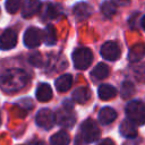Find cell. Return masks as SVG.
I'll use <instances>...</instances> for the list:
<instances>
[{"mask_svg": "<svg viewBox=\"0 0 145 145\" xmlns=\"http://www.w3.org/2000/svg\"><path fill=\"white\" fill-rule=\"evenodd\" d=\"M120 133L122 136L128 138H134L137 135V129L135 127V123H133L129 120H125L120 125Z\"/></svg>", "mask_w": 145, "mask_h": 145, "instance_id": "obj_16", "label": "cell"}, {"mask_svg": "<svg viewBox=\"0 0 145 145\" xmlns=\"http://www.w3.org/2000/svg\"><path fill=\"white\" fill-rule=\"evenodd\" d=\"M52 97V89L50 87V85L43 83L41 85H39L37 89H36V99L41 102H46Z\"/></svg>", "mask_w": 145, "mask_h": 145, "instance_id": "obj_13", "label": "cell"}, {"mask_svg": "<svg viewBox=\"0 0 145 145\" xmlns=\"http://www.w3.org/2000/svg\"><path fill=\"white\" fill-rule=\"evenodd\" d=\"M0 125H1V116H0Z\"/></svg>", "mask_w": 145, "mask_h": 145, "instance_id": "obj_31", "label": "cell"}, {"mask_svg": "<svg viewBox=\"0 0 145 145\" xmlns=\"http://www.w3.org/2000/svg\"><path fill=\"white\" fill-rule=\"evenodd\" d=\"M99 145H116V144L113 143L112 139H110V138H105V139L101 140V142L99 143Z\"/></svg>", "mask_w": 145, "mask_h": 145, "instance_id": "obj_28", "label": "cell"}, {"mask_svg": "<svg viewBox=\"0 0 145 145\" xmlns=\"http://www.w3.org/2000/svg\"><path fill=\"white\" fill-rule=\"evenodd\" d=\"M145 54V45L144 44H136L131 48L129 52V59L131 61H138L140 58H143Z\"/></svg>", "mask_w": 145, "mask_h": 145, "instance_id": "obj_21", "label": "cell"}, {"mask_svg": "<svg viewBox=\"0 0 145 145\" xmlns=\"http://www.w3.org/2000/svg\"><path fill=\"white\" fill-rule=\"evenodd\" d=\"M17 43V33L14 29H6L0 36V49L10 50Z\"/></svg>", "mask_w": 145, "mask_h": 145, "instance_id": "obj_9", "label": "cell"}, {"mask_svg": "<svg viewBox=\"0 0 145 145\" xmlns=\"http://www.w3.org/2000/svg\"><path fill=\"white\" fill-rule=\"evenodd\" d=\"M58 15H59V9H58L57 6H54V5H52V3L46 5V7H45V9H44V14H43V16H44L45 18L54 19Z\"/></svg>", "mask_w": 145, "mask_h": 145, "instance_id": "obj_24", "label": "cell"}, {"mask_svg": "<svg viewBox=\"0 0 145 145\" xmlns=\"http://www.w3.org/2000/svg\"><path fill=\"white\" fill-rule=\"evenodd\" d=\"M72 11L76 18H78L79 20H83V19H86L92 14V7L85 2H79L74 7Z\"/></svg>", "mask_w": 145, "mask_h": 145, "instance_id": "obj_11", "label": "cell"}, {"mask_svg": "<svg viewBox=\"0 0 145 145\" xmlns=\"http://www.w3.org/2000/svg\"><path fill=\"white\" fill-rule=\"evenodd\" d=\"M29 62H31L32 65H34L35 67H40V66L42 65V57H41V54H40L39 52L33 53V54L29 57Z\"/></svg>", "mask_w": 145, "mask_h": 145, "instance_id": "obj_27", "label": "cell"}, {"mask_svg": "<svg viewBox=\"0 0 145 145\" xmlns=\"http://www.w3.org/2000/svg\"><path fill=\"white\" fill-rule=\"evenodd\" d=\"M28 82L27 74L18 68L9 69L0 76V87L7 93L18 92Z\"/></svg>", "mask_w": 145, "mask_h": 145, "instance_id": "obj_1", "label": "cell"}, {"mask_svg": "<svg viewBox=\"0 0 145 145\" xmlns=\"http://www.w3.org/2000/svg\"><path fill=\"white\" fill-rule=\"evenodd\" d=\"M43 41V33L36 27H29L24 34V43L27 48H35Z\"/></svg>", "mask_w": 145, "mask_h": 145, "instance_id": "obj_7", "label": "cell"}, {"mask_svg": "<svg viewBox=\"0 0 145 145\" xmlns=\"http://www.w3.org/2000/svg\"><path fill=\"white\" fill-rule=\"evenodd\" d=\"M23 0H7L6 1V9L10 14L17 12V10L20 8Z\"/></svg>", "mask_w": 145, "mask_h": 145, "instance_id": "obj_25", "label": "cell"}, {"mask_svg": "<svg viewBox=\"0 0 145 145\" xmlns=\"http://www.w3.org/2000/svg\"><path fill=\"white\" fill-rule=\"evenodd\" d=\"M97 93H99L100 99L106 101V100H110V99H112V97L116 96V94H117V89H116L113 86H111V85L103 84V85H101V86L99 87Z\"/></svg>", "mask_w": 145, "mask_h": 145, "instance_id": "obj_17", "label": "cell"}, {"mask_svg": "<svg viewBox=\"0 0 145 145\" xmlns=\"http://www.w3.org/2000/svg\"><path fill=\"white\" fill-rule=\"evenodd\" d=\"M41 2L39 0H27L23 7V16L25 18H29L36 15L41 10Z\"/></svg>", "mask_w": 145, "mask_h": 145, "instance_id": "obj_10", "label": "cell"}, {"mask_svg": "<svg viewBox=\"0 0 145 145\" xmlns=\"http://www.w3.org/2000/svg\"><path fill=\"white\" fill-rule=\"evenodd\" d=\"M69 135L67 131H58L50 138V145H68L69 144Z\"/></svg>", "mask_w": 145, "mask_h": 145, "instance_id": "obj_18", "label": "cell"}, {"mask_svg": "<svg viewBox=\"0 0 145 145\" xmlns=\"http://www.w3.org/2000/svg\"><path fill=\"white\" fill-rule=\"evenodd\" d=\"M72 84V77L69 74H65L62 76H60L57 80H56V87L59 92H66L71 87Z\"/></svg>", "mask_w": 145, "mask_h": 145, "instance_id": "obj_14", "label": "cell"}, {"mask_svg": "<svg viewBox=\"0 0 145 145\" xmlns=\"http://www.w3.org/2000/svg\"><path fill=\"white\" fill-rule=\"evenodd\" d=\"M109 67L105 65V63H103V62H100V63H97L96 66H95V68L93 69V71H92V76L93 77H95V78H97V79H104V78H106L108 76H109Z\"/></svg>", "mask_w": 145, "mask_h": 145, "instance_id": "obj_20", "label": "cell"}, {"mask_svg": "<svg viewBox=\"0 0 145 145\" xmlns=\"http://www.w3.org/2000/svg\"><path fill=\"white\" fill-rule=\"evenodd\" d=\"M112 2L120 5V6H127V5H129L130 0H112Z\"/></svg>", "mask_w": 145, "mask_h": 145, "instance_id": "obj_29", "label": "cell"}, {"mask_svg": "<svg viewBox=\"0 0 145 145\" xmlns=\"http://www.w3.org/2000/svg\"><path fill=\"white\" fill-rule=\"evenodd\" d=\"M101 11L105 17L110 18L117 12V6L112 1H104L101 6Z\"/></svg>", "mask_w": 145, "mask_h": 145, "instance_id": "obj_22", "label": "cell"}, {"mask_svg": "<svg viewBox=\"0 0 145 145\" xmlns=\"http://www.w3.org/2000/svg\"><path fill=\"white\" fill-rule=\"evenodd\" d=\"M134 72L138 82H142V83L145 82V66H138L137 68H135Z\"/></svg>", "mask_w": 145, "mask_h": 145, "instance_id": "obj_26", "label": "cell"}, {"mask_svg": "<svg viewBox=\"0 0 145 145\" xmlns=\"http://www.w3.org/2000/svg\"><path fill=\"white\" fill-rule=\"evenodd\" d=\"M126 114L129 121L135 125L145 123V104L140 101H131L126 106Z\"/></svg>", "mask_w": 145, "mask_h": 145, "instance_id": "obj_2", "label": "cell"}, {"mask_svg": "<svg viewBox=\"0 0 145 145\" xmlns=\"http://www.w3.org/2000/svg\"><path fill=\"white\" fill-rule=\"evenodd\" d=\"M57 41V33L52 25H48L43 31V42L46 45H53Z\"/></svg>", "mask_w": 145, "mask_h": 145, "instance_id": "obj_19", "label": "cell"}, {"mask_svg": "<svg viewBox=\"0 0 145 145\" xmlns=\"http://www.w3.org/2000/svg\"><path fill=\"white\" fill-rule=\"evenodd\" d=\"M100 137V129L92 119L85 120L80 126V138L85 143H92Z\"/></svg>", "mask_w": 145, "mask_h": 145, "instance_id": "obj_3", "label": "cell"}, {"mask_svg": "<svg viewBox=\"0 0 145 145\" xmlns=\"http://www.w3.org/2000/svg\"><path fill=\"white\" fill-rule=\"evenodd\" d=\"M142 27L145 29V16H143V18H142Z\"/></svg>", "mask_w": 145, "mask_h": 145, "instance_id": "obj_30", "label": "cell"}, {"mask_svg": "<svg viewBox=\"0 0 145 145\" xmlns=\"http://www.w3.org/2000/svg\"><path fill=\"white\" fill-rule=\"evenodd\" d=\"M120 54H121V50L116 42L109 41V42H105L101 46V56L105 60L116 61L117 59H119Z\"/></svg>", "mask_w": 145, "mask_h": 145, "instance_id": "obj_6", "label": "cell"}, {"mask_svg": "<svg viewBox=\"0 0 145 145\" xmlns=\"http://www.w3.org/2000/svg\"><path fill=\"white\" fill-rule=\"evenodd\" d=\"M135 94V86L131 82L126 80L121 85V96L123 99H130Z\"/></svg>", "mask_w": 145, "mask_h": 145, "instance_id": "obj_23", "label": "cell"}, {"mask_svg": "<svg viewBox=\"0 0 145 145\" xmlns=\"http://www.w3.org/2000/svg\"><path fill=\"white\" fill-rule=\"evenodd\" d=\"M54 116L56 121L62 127H72L75 123V114L71 105H65L63 108L59 109Z\"/></svg>", "mask_w": 145, "mask_h": 145, "instance_id": "obj_5", "label": "cell"}, {"mask_svg": "<svg viewBox=\"0 0 145 145\" xmlns=\"http://www.w3.org/2000/svg\"><path fill=\"white\" fill-rule=\"evenodd\" d=\"M91 97V91L87 87H78L72 93V99L77 103H85Z\"/></svg>", "mask_w": 145, "mask_h": 145, "instance_id": "obj_15", "label": "cell"}, {"mask_svg": "<svg viewBox=\"0 0 145 145\" xmlns=\"http://www.w3.org/2000/svg\"><path fill=\"white\" fill-rule=\"evenodd\" d=\"M35 120H36V123L40 127L45 128V129H50L56 122V116L53 114V112L51 110L42 109L37 112Z\"/></svg>", "mask_w": 145, "mask_h": 145, "instance_id": "obj_8", "label": "cell"}, {"mask_svg": "<svg viewBox=\"0 0 145 145\" xmlns=\"http://www.w3.org/2000/svg\"><path fill=\"white\" fill-rule=\"evenodd\" d=\"M116 118H117V112L112 108H109V106H105V108L101 109V111L99 113V120L103 125L111 123Z\"/></svg>", "mask_w": 145, "mask_h": 145, "instance_id": "obj_12", "label": "cell"}, {"mask_svg": "<svg viewBox=\"0 0 145 145\" xmlns=\"http://www.w3.org/2000/svg\"><path fill=\"white\" fill-rule=\"evenodd\" d=\"M93 60L92 51L87 48H78L72 53V61L77 69H86Z\"/></svg>", "mask_w": 145, "mask_h": 145, "instance_id": "obj_4", "label": "cell"}]
</instances>
